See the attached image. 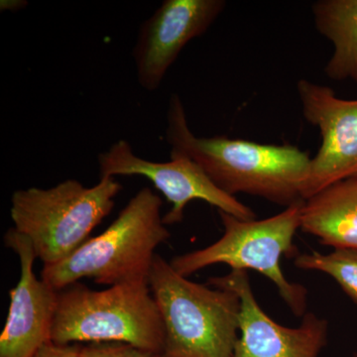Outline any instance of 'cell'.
Listing matches in <instances>:
<instances>
[{"label": "cell", "instance_id": "7a4b0ae2", "mask_svg": "<svg viewBox=\"0 0 357 357\" xmlns=\"http://www.w3.org/2000/svg\"><path fill=\"white\" fill-rule=\"evenodd\" d=\"M162 204L158 195L142 188L100 236L89 238L63 261L43 267L42 280L56 291L83 279L107 286L148 282L155 251L171 236L161 215Z\"/></svg>", "mask_w": 357, "mask_h": 357}, {"label": "cell", "instance_id": "8fae6325", "mask_svg": "<svg viewBox=\"0 0 357 357\" xmlns=\"http://www.w3.org/2000/svg\"><path fill=\"white\" fill-rule=\"evenodd\" d=\"M3 241L20 258V279L9 291L10 304L0 335V357H33L52 342L58 291L35 275L37 257L27 237L11 227Z\"/></svg>", "mask_w": 357, "mask_h": 357}, {"label": "cell", "instance_id": "ac0fdd59", "mask_svg": "<svg viewBox=\"0 0 357 357\" xmlns=\"http://www.w3.org/2000/svg\"><path fill=\"white\" fill-rule=\"evenodd\" d=\"M351 357H357V354H354V356H352Z\"/></svg>", "mask_w": 357, "mask_h": 357}, {"label": "cell", "instance_id": "6da1fadb", "mask_svg": "<svg viewBox=\"0 0 357 357\" xmlns=\"http://www.w3.org/2000/svg\"><path fill=\"white\" fill-rule=\"evenodd\" d=\"M166 140L171 153L192 159L230 196L246 194L285 208L305 202L309 154L293 145L262 144L227 136L199 137L190 129L184 105L176 93L169 100Z\"/></svg>", "mask_w": 357, "mask_h": 357}, {"label": "cell", "instance_id": "8992f818", "mask_svg": "<svg viewBox=\"0 0 357 357\" xmlns=\"http://www.w3.org/2000/svg\"><path fill=\"white\" fill-rule=\"evenodd\" d=\"M304 203L293 204L264 220H244L218 211L225 229L222 236L208 248L176 256L171 266L187 278L215 264H227L231 270H255L276 286L293 314L304 317L307 289L288 281L280 265L283 256L292 257L297 253L294 237L301 229Z\"/></svg>", "mask_w": 357, "mask_h": 357}, {"label": "cell", "instance_id": "4fadbf2b", "mask_svg": "<svg viewBox=\"0 0 357 357\" xmlns=\"http://www.w3.org/2000/svg\"><path fill=\"white\" fill-rule=\"evenodd\" d=\"M312 13L319 34L333 44L326 76L357 84V0H319L312 4Z\"/></svg>", "mask_w": 357, "mask_h": 357}, {"label": "cell", "instance_id": "9a60e30c", "mask_svg": "<svg viewBox=\"0 0 357 357\" xmlns=\"http://www.w3.org/2000/svg\"><path fill=\"white\" fill-rule=\"evenodd\" d=\"M81 357H165L130 344L107 342L81 345Z\"/></svg>", "mask_w": 357, "mask_h": 357}, {"label": "cell", "instance_id": "5b68a950", "mask_svg": "<svg viewBox=\"0 0 357 357\" xmlns=\"http://www.w3.org/2000/svg\"><path fill=\"white\" fill-rule=\"evenodd\" d=\"M121 190V183L109 177L93 187L69 178L50 189L18 190L11 197L14 229L31 241L44 267L53 266L91 238Z\"/></svg>", "mask_w": 357, "mask_h": 357}, {"label": "cell", "instance_id": "277c9868", "mask_svg": "<svg viewBox=\"0 0 357 357\" xmlns=\"http://www.w3.org/2000/svg\"><path fill=\"white\" fill-rule=\"evenodd\" d=\"M165 331V357H234L241 299L177 273L156 255L149 279Z\"/></svg>", "mask_w": 357, "mask_h": 357}, {"label": "cell", "instance_id": "5bb4252c", "mask_svg": "<svg viewBox=\"0 0 357 357\" xmlns=\"http://www.w3.org/2000/svg\"><path fill=\"white\" fill-rule=\"evenodd\" d=\"M296 267L321 272L332 277L357 306V250L333 249L323 255L318 251L298 255Z\"/></svg>", "mask_w": 357, "mask_h": 357}, {"label": "cell", "instance_id": "2e32d148", "mask_svg": "<svg viewBox=\"0 0 357 357\" xmlns=\"http://www.w3.org/2000/svg\"><path fill=\"white\" fill-rule=\"evenodd\" d=\"M33 357H81V344L63 345L50 342Z\"/></svg>", "mask_w": 357, "mask_h": 357}, {"label": "cell", "instance_id": "3957f363", "mask_svg": "<svg viewBox=\"0 0 357 357\" xmlns=\"http://www.w3.org/2000/svg\"><path fill=\"white\" fill-rule=\"evenodd\" d=\"M52 342H119L163 354L165 331L147 281L100 291L77 282L58 291Z\"/></svg>", "mask_w": 357, "mask_h": 357}, {"label": "cell", "instance_id": "30bf717a", "mask_svg": "<svg viewBox=\"0 0 357 357\" xmlns=\"http://www.w3.org/2000/svg\"><path fill=\"white\" fill-rule=\"evenodd\" d=\"M206 285L234 291L241 299L239 335L234 357H319L326 347V319L306 312L297 328L279 325L258 304L245 270L211 277Z\"/></svg>", "mask_w": 357, "mask_h": 357}, {"label": "cell", "instance_id": "9c48e42d", "mask_svg": "<svg viewBox=\"0 0 357 357\" xmlns=\"http://www.w3.org/2000/svg\"><path fill=\"white\" fill-rule=\"evenodd\" d=\"M225 6V0H164L141 24L133 48L141 88L157 91L183 49L203 36Z\"/></svg>", "mask_w": 357, "mask_h": 357}, {"label": "cell", "instance_id": "52a82bcc", "mask_svg": "<svg viewBox=\"0 0 357 357\" xmlns=\"http://www.w3.org/2000/svg\"><path fill=\"white\" fill-rule=\"evenodd\" d=\"M100 178L141 176L149 180L164 195L172 208L163 217L164 225L182 222L185 206L202 199L241 220H255L249 206L218 189L198 164L184 155L171 153L170 161L153 162L134 153L126 140L115 142L107 151L98 155Z\"/></svg>", "mask_w": 357, "mask_h": 357}, {"label": "cell", "instance_id": "e0dca14e", "mask_svg": "<svg viewBox=\"0 0 357 357\" xmlns=\"http://www.w3.org/2000/svg\"><path fill=\"white\" fill-rule=\"evenodd\" d=\"M27 6L28 2L24 0H1L0 2L1 11H11V13L22 10Z\"/></svg>", "mask_w": 357, "mask_h": 357}, {"label": "cell", "instance_id": "ba28073f", "mask_svg": "<svg viewBox=\"0 0 357 357\" xmlns=\"http://www.w3.org/2000/svg\"><path fill=\"white\" fill-rule=\"evenodd\" d=\"M303 115L319 128L321 144L312 159L303 199L357 178V100H345L328 86L302 79L297 83Z\"/></svg>", "mask_w": 357, "mask_h": 357}, {"label": "cell", "instance_id": "7c38bea8", "mask_svg": "<svg viewBox=\"0 0 357 357\" xmlns=\"http://www.w3.org/2000/svg\"><path fill=\"white\" fill-rule=\"evenodd\" d=\"M300 229L323 245L357 250V178L330 185L306 199Z\"/></svg>", "mask_w": 357, "mask_h": 357}]
</instances>
